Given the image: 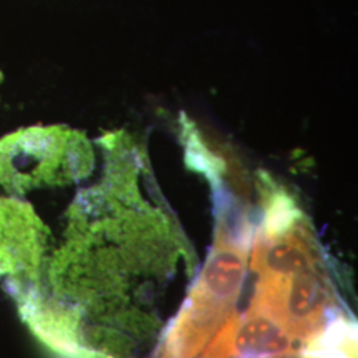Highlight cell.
Segmentation results:
<instances>
[{
    "label": "cell",
    "instance_id": "cell-1",
    "mask_svg": "<svg viewBox=\"0 0 358 358\" xmlns=\"http://www.w3.org/2000/svg\"><path fill=\"white\" fill-rule=\"evenodd\" d=\"M217 217L215 244L177 317L169 328L157 358H195L217 329L235 313L243 287L250 227L232 226L227 213Z\"/></svg>",
    "mask_w": 358,
    "mask_h": 358
},
{
    "label": "cell",
    "instance_id": "cell-2",
    "mask_svg": "<svg viewBox=\"0 0 358 358\" xmlns=\"http://www.w3.org/2000/svg\"><path fill=\"white\" fill-rule=\"evenodd\" d=\"M252 303L269 310L306 345L331 319L334 299L320 268L259 279Z\"/></svg>",
    "mask_w": 358,
    "mask_h": 358
},
{
    "label": "cell",
    "instance_id": "cell-3",
    "mask_svg": "<svg viewBox=\"0 0 358 358\" xmlns=\"http://www.w3.org/2000/svg\"><path fill=\"white\" fill-rule=\"evenodd\" d=\"M304 346L282 321L252 303L244 316L231 315L198 358H278Z\"/></svg>",
    "mask_w": 358,
    "mask_h": 358
},
{
    "label": "cell",
    "instance_id": "cell-4",
    "mask_svg": "<svg viewBox=\"0 0 358 358\" xmlns=\"http://www.w3.org/2000/svg\"><path fill=\"white\" fill-rule=\"evenodd\" d=\"M357 333L353 322L344 316H334L315 334L304 350L306 358H356Z\"/></svg>",
    "mask_w": 358,
    "mask_h": 358
},
{
    "label": "cell",
    "instance_id": "cell-5",
    "mask_svg": "<svg viewBox=\"0 0 358 358\" xmlns=\"http://www.w3.org/2000/svg\"><path fill=\"white\" fill-rule=\"evenodd\" d=\"M278 358H284V357H278Z\"/></svg>",
    "mask_w": 358,
    "mask_h": 358
}]
</instances>
